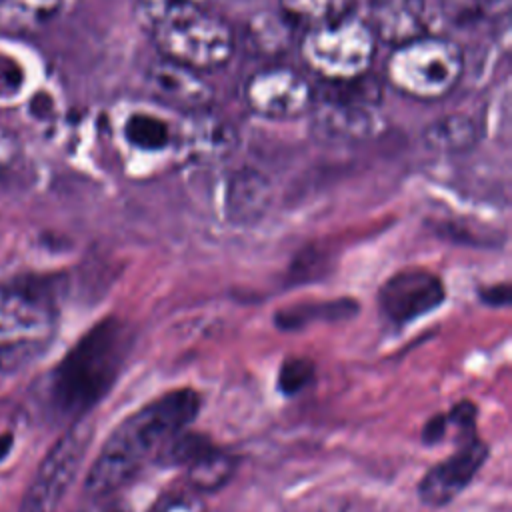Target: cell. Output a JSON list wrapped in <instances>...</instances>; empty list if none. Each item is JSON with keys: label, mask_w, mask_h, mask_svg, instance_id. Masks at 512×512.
Segmentation results:
<instances>
[{"label": "cell", "mask_w": 512, "mask_h": 512, "mask_svg": "<svg viewBox=\"0 0 512 512\" xmlns=\"http://www.w3.org/2000/svg\"><path fill=\"white\" fill-rule=\"evenodd\" d=\"M376 40L392 46L426 34V0H368Z\"/></svg>", "instance_id": "cell-12"}, {"label": "cell", "mask_w": 512, "mask_h": 512, "mask_svg": "<svg viewBox=\"0 0 512 512\" xmlns=\"http://www.w3.org/2000/svg\"><path fill=\"white\" fill-rule=\"evenodd\" d=\"M458 448L446 460L432 466L418 484V496L428 506L450 504L478 474L488 458V446L476 434V424L456 428Z\"/></svg>", "instance_id": "cell-9"}, {"label": "cell", "mask_w": 512, "mask_h": 512, "mask_svg": "<svg viewBox=\"0 0 512 512\" xmlns=\"http://www.w3.org/2000/svg\"><path fill=\"white\" fill-rule=\"evenodd\" d=\"M464 72V54L448 36L420 34L396 44L386 60L388 84L416 100H440L450 94Z\"/></svg>", "instance_id": "cell-3"}, {"label": "cell", "mask_w": 512, "mask_h": 512, "mask_svg": "<svg viewBox=\"0 0 512 512\" xmlns=\"http://www.w3.org/2000/svg\"><path fill=\"white\" fill-rule=\"evenodd\" d=\"M480 298L492 306H504L510 302V286L508 284H496L490 288H484L480 292Z\"/></svg>", "instance_id": "cell-30"}, {"label": "cell", "mask_w": 512, "mask_h": 512, "mask_svg": "<svg viewBox=\"0 0 512 512\" xmlns=\"http://www.w3.org/2000/svg\"><path fill=\"white\" fill-rule=\"evenodd\" d=\"M264 204H266V192H264V186L258 182V178L242 180L230 190V210L240 220L258 218V214L264 210Z\"/></svg>", "instance_id": "cell-22"}, {"label": "cell", "mask_w": 512, "mask_h": 512, "mask_svg": "<svg viewBox=\"0 0 512 512\" xmlns=\"http://www.w3.org/2000/svg\"><path fill=\"white\" fill-rule=\"evenodd\" d=\"M62 0H0V30L6 34H32L60 12Z\"/></svg>", "instance_id": "cell-16"}, {"label": "cell", "mask_w": 512, "mask_h": 512, "mask_svg": "<svg viewBox=\"0 0 512 512\" xmlns=\"http://www.w3.org/2000/svg\"><path fill=\"white\" fill-rule=\"evenodd\" d=\"M136 2H138V8H140L146 24H150L156 18L180 12V10L206 6V0H136Z\"/></svg>", "instance_id": "cell-26"}, {"label": "cell", "mask_w": 512, "mask_h": 512, "mask_svg": "<svg viewBox=\"0 0 512 512\" xmlns=\"http://www.w3.org/2000/svg\"><path fill=\"white\" fill-rule=\"evenodd\" d=\"M146 86L162 104L186 114L204 112L214 100V90L202 72L162 56L146 70Z\"/></svg>", "instance_id": "cell-11"}, {"label": "cell", "mask_w": 512, "mask_h": 512, "mask_svg": "<svg viewBox=\"0 0 512 512\" xmlns=\"http://www.w3.org/2000/svg\"><path fill=\"white\" fill-rule=\"evenodd\" d=\"M148 512H208L204 498L196 490H172L158 496Z\"/></svg>", "instance_id": "cell-24"}, {"label": "cell", "mask_w": 512, "mask_h": 512, "mask_svg": "<svg viewBox=\"0 0 512 512\" xmlns=\"http://www.w3.org/2000/svg\"><path fill=\"white\" fill-rule=\"evenodd\" d=\"M356 302L350 298L322 300V302H300L278 310L274 322L280 330H300L314 322H334L348 318L356 312Z\"/></svg>", "instance_id": "cell-17"}, {"label": "cell", "mask_w": 512, "mask_h": 512, "mask_svg": "<svg viewBox=\"0 0 512 512\" xmlns=\"http://www.w3.org/2000/svg\"><path fill=\"white\" fill-rule=\"evenodd\" d=\"M18 154V140L16 136L0 126V170L8 168Z\"/></svg>", "instance_id": "cell-27"}, {"label": "cell", "mask_w": 512, "mask_h": 512, "mask_svg": "<svg viewBox=\"0 0 512 512\" xmlns=\"http://www.w3.org/2000/svg\"><path fill=\"white\" fill-rule=\"evenodd\" d=\"M446 300L442 280L424 268H404L378 290L380 312L396 326L430 314Z\"/></svg>", "instance_id": "cell-10"}, {"label": "cell", "mask_w": 512, "mask_h": 512, "mask_svg": "<svg viewBox=\"0 0 512 512\" xmlns=\"http://www.w3.org/2000/svg\"><path fill=\"white\" fill-rule=\"evenodd\" d=\"M376 36L364 18L354 14L336 22L304 30L300 56L308 70L326 82L362 78L374 56Z\"/></svg>", "instance_id": "cell-5"}, {"label": "cell", "mask_w": 512, "mask_h": 512, "mask_svg": "<svg viewBox=\"0 0 512 512\" xmlns=\"http://www.w3.org/2000/svg\"><path fill=\"white\" fill-rule=\"evenodd\" d=\"M246 106L266 118H298L312 110L316 90L296 68L266 66L248 76L242 88Z\"/></svg>", "instance_id": "cell-8"}, {"label": "cell", "mask_w": 512, "mask_h": 512, "mask_svg": "<svg viewBox=\"0 0 512 512\" xmlns=\"http://www.w3.org/2000/svg\"><path fill=\"white\" fill-rule=\"evenodd\" d=\"M356 0H280L278 10L296 28H318L354 14Z\"/></svg>", "instance_id": "cell-18"}, {"label": "cell", "mask_w": 512, "mask_h": 512, "mask_svg": "<svg viewBox=\"0 0 512 512\" xmlns=\"http://www.w3.org/2000/svg\"><path fill=\"white\" fill-rule=\"evenodd\" d=\"M448 430V422H446V414H438L434 416L432 420H428V424L424 426V432H422V438L426 444H436L444 438Z\"/></svg>", "instance_id": "cell-29"}, {"label": "cell", "mask_w": 512, "mask_h": 512, "mask_svg": "<svg viewBox=\"0 0 512 512\" xmlns=\"http://www.w3.org/2000/svg\"><path fill=\"white\" fill-rule=\"evenodd\" d=\"M92 438V424L76 420L54 442L32 478L20 512H56L66 490L74 482Z\"/></svg>", "instance_id": "cell-7"}, {"label": "cell", "mask_w": 512, "mask_h": 512, "mask_svg": "<svg viewBox=\"0 0 512 512\" xmlns=\"http://www.w3.org/2000/svg\"><path fill=\"white\" fill-rule=\"evenodd\" d=\"M76 512H124L118 504H108V502H104V504H100V502H94V504H86L84 508H80V510H76Z\"/></svg>", "instance_id": "cell-31"}, {"label": "cell", "mask_w": 512, "mask_h": 512, "mask_svg": "<svg viewBox=\"0 0 512 512\" xmlns=\"http://www.w3.org/2000/svg\"><path fill=\"white\" fill-rule=\"evenodd\" d=\"M200 396L192 388L170 390L124 418L100 448L86 474V494L106 498L144 464L156 460L162 448L198 416Z\"/></svg>", "instance_id": "cell-1"}, {"label": "cell", "mask_w": 512, "mask_h": 512, "mask_svg": "<svg viewBox=\"0 0 512 512\" xmlns=\"http://www.w3.org/2000/svg\"><path fill=\"white\" fill-rule=\"evenodd\" d=\"M318 512H372L366 504L352 498H334L318 508Z\"/></svg>", "instance_id": "cell-28"}, {"label": "cell", "mask_w": 512, "mask_h": 512, "mask_svg": "<svg viewBox=\"0 0 512 512\" xmlns=\"http://www.w3.org/2000/svg\"><path fill=\"white\" fill-rule=\"evenodd\" d=\"M512 0H438L446 20L456 26L494 22L508 14Z\"/></svg>", "instance_id": "cell-21"}, {"label": "cell", "mask_w": 512, "mask_h": 512, "mask_svg": "<svg viewBox=\"0 0 512 512\" xmlns=\"http://www.w3.org/2000/svg\"><path fill=\"white\" fill-rule=\"evenodd\" d=\"M314 380V364L308 358H286L278 370V390L296 396Z\"/></svg>", "instance_id": "cell-23"}, {"label": "cell", "mask_w": 512, "mask_h": 512, "mask_svg": "<svg viewBox=\"0 0 512 512\" xmlns=\"http://www.w3.org/2000/svg\"><path fill=\"white\" fill-rule=\"evenodd\" d=\"M362 78L332 82L342 86L312 106V134L326 144H358L378 136L386 122L378 110L380 96Z\"/></svg>", "instance_id": "cell-6"}, {"label": "cell", "mask_w": 512, "mask_h": 512, "mask_svg": "<svg viewBox=\"0 0 512 512\" xmlns=\"http://www.w3.org/2000/svg\"><path fill=\"white\" fill-rule=\"evenodd\" d=\"M132 344L130 328L110 316L94 324L48 380V406L58 420L84 418L114 386Z\"/></svg>", "instance_id": "cell-2"}, {"label": "cell", "mask_w": 512, "mask_h": 512, "mask_svg": "<svg viewBox=\"0 0 512 512\" xmlns=\"http://www.w3.org/2000/svg\"><path fill=\"white\" fill-rule=\"evenodd\" d=\"M178 144L196 160H214L234 148L236 136L226 122L210 118L204 112H194L182 130H178Z\"/></svg>", "instance_id": "cell-13"}, {"label": "cell", "mask_w": 512, "mask_h": 512, "mask_svg": "<svg viewBox=\"0 0 512 512\" xmlns=\"http://www.w3.org/2000/svg\"><path fill=\"white\" fill-rule=\"evenodd\" d=\"M10 448H12V434L0 436V460H4L8 456Z\"/></svg>", "instance_id": "cell-32"}, {"label": "cell", "mask_w": 512, "mask_h": 512, "mask_svg": "<svg viewBox=\"0 0 512 512\" xmlns=\"http://www.w3.org/2000/svg\"><path fill=\"white\" fill-rule=\"evenodd\" d=\"M162 58L198 72L224 66L236 50V34L228 22L206 6L180 10L148 24Z\"/></svg>", "instance_id": "cell-4"}, {"label": "cell", "mask_w": 512, "mask_h": 512, "mask_svg": "<svg viewBox=\"0 0 512 512\" xmlns=\"http://www.w3.org/2000/svg\"><path fill=\"white\" fill-rule=\"evenodd\" d=\"M122 140L138 152L158 154L178 144V130L158 112L132 110L124 118Z\"/></svg>", "instance_id": "cell-14"}, {"label": "cell", "mask_w": 512, "mask_h": 512, "mask_svg": "<svg viewBox=\"0 0 512 512\" xmlns=\"http://www.w3.org/2000/svg\"><path fill=\"white\" fill-rule=\"evenodd\" d=\"M44 342H0V376L10 374L30 362Z\"/></svg>", "instance_id": "cell-25"}, {"label": "cell", "mask_w": 512, "mask_h": 512, "mask_svg": "<svg viewBox=\"0 0 512 512\" xmlns=\"http://www.w3.org/2000/svg\"><path fill=\"white\" fill-rule=\"evenodd\" d=\"M424 140L430 148L442 152H462L474 146L478 140V128L470 118L452 114L430 124L424 132Z\"/></svg>", "instance_id": "cell-20"}, {"label": "cell", "mask_w": 512, "mask_h": 512, "mask_svg": "<svg viewBox=\"0 0 512 512\" xmlns=\"http://www.w3.org/2000/svg\"><path fill=\"white\" fill-rule=\"evenodd\" d=\"M296 26L278 10L256 14L246 28V42L250 48L264 56L282 54L292 38Z\"/></svg>", "instance_id": "cell-19"}, {"label": "cell", "mask_w": 512, "mask_h": 512, "mask_svg": "<svg viewBox=\"0 0 512 512\" xmlns=\"http://www.w3.org/2000/svg\"><path fill=\"white\" fill-rule=\"evenodd\" d=\"M238 458L208 442L192 460L184 466L186 480L196 492H216L224 488L234 476Z\"/></svg>", "instance_id": "cell-15"}]
</instances>
